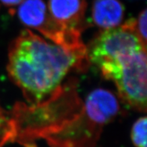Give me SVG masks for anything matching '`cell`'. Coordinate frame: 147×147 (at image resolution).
<instances>
[{
	"label": "cell",
	"instance_id": "cell-1",
	"mask_svg": "<svg viewBox=\"0 0 147 147\" xmlns=\"http://www.w3.org/2000/svg\"><path fill=\"white\" fill-rule=\"evenodd\" d=\"M88 62L87 53L68 51L27 29L10 45L7 70L28 102L36 105L53 94L72 69Z\"/></svg>",
	"mask_w": 147,
	"mask_h": 147
},
{
	"label": "cell",
	"instance_id": "cell-2",
	"mask_svg": "<svg viewBox=\"0 0 147 147\" xmlns=\"http://www.w3.org/2000/svg\"><path fill=\"white\" fill-rule=\"evenodd\" d=\"M60 86L53 94L36 105H17L13 116L17 130L16 142L24 147H35V141L56 131L81 110L83 102L75 86Z\"/></svg>",
	"mask_w": 147,
	"mask_h": 147
},
{
	"label": "cell",
	"instance_id": "cell-3",
	"mask_svg": "<svg viewBox=\"0 0 147 147\" xmlns=\"http://www.w3.org/2000/svg\"><path fill=\"white\" fill-rule=\"evenodd\" d=\"M119 111L116 95L107 89H96L88 95L78 114L44 140L50 147H94Z\"/></svg>",
	"mask_w": 147,
	"mask_h": 147
},
{
	"label": "cell",
	"instance_id": "cell-4",
	"mask_svg": "<svg viewBox=\"0 0 147 147\" xmlns=\"http://www.w3.org/2000/svg\"><path fill=\"white\" fill-rule=\"evenodd\" d=\"M146 50L119 56L98 66L102 76L116 86L120 99L139 112L146 110Z\"/></svg>",
	"mask_w": 147,
	"mask_h": 147
},
{
	"label": "cell",
	"instance_id": "cell-5",
	"mask_svg": "<svg viewBox=\"0 0 147 147\" xmlns=\"http://www.w3.org/2000/svg\"><path fill=\"white\" fill-rule=\"evenodd\" d=\"M142 49L146 50L135 29V19L128 20L118 27L102 30L86 48L89 62L98 67L119 56Z\"/></svg>",
	"mask_w": 147,
	"mask_h": 147
},
{
	"label": "cell",
	"instance_id": "cell-6",
	"mask_svg": "<svg viewBox=\"0 0 147 147\" xmlns=\"http://www.w3.org/2000/svg\"><path fill=\"white\" fill-rule=\"evenodd\" d=\"M17 14L23 25L38 31L51 41L59 33V26L51 19L43 0H23L18 6Z\"/></svg>",
	"mask_w": 147,
	"mask_h": 147
},
{
	"label": "cell",
	"instance_id": "cell-7",
	"mask_svg": "<svg viewBox=\"0 0 147 147\" xmlns=\"http://www.w3.org/2000/svg\"><path fill=\"white\" fill-rule=\"evenodd\" d=\"M86 0H49L48 13L62 29L81 33Z\"/></svg>",
	"mask_w": 147,
	"mask_h": 147
},
{
	"label": "cell",
	"instance_id": "cell-8",
	"mask_svg": "<svg viewBox=\"0 0 147 147\" xmlns=\"http://www.w3.org/2000/svg\"><path fill=\"white\" fill-rule=\"evenodd\" d=\"M125 15V8L119 0H94L92 18L95 26L103 30L118 27Z\"/></svg>",
	"mask_w": 147,
	"mask_h": 147
},
{
	"label": "cell",
	"instance_id": "cell-9",
	"mask_svg": "<svg viewBox=\"0 0 147 147\" xmlns=\"http://www.w3.org/2000/svg\"><path fill=\"white\" fill-rule=\"evenodd\" d=\"M17 130L14 121L0 105V147L16 142Z\"/></svg>",
	"mask_w": 147,
	"mask_h": 147
},
{
	"label": "cell",
	"instance_id": "cell-10",
	"mask_svg": "<svg viewBox=\"0 0 147 147\" xmlns=\"http://www.w3.org/2000/svg\"><path fill=\"white\" fill-rule=\"evenodd\" d=\"M146 117L139 118L132 126L131 139L135 147H146Z\"/></svg>",
	"mask_w": 147,
	"mask_h": 147
},
{
	"label": "cell",
	"instance_id": "cell-11",
	"mask_svg": "<svg viewBox=\"0 0 147 147\" xmlns=\"http://www.w3.org/2000/svg\"><path fill=\"white\" fill-rule=\"evenodd\" d=\"M147 11L146 9H143L138 18L135 19V29L139 35L140 38L145 45H146V33H147Z\"/></svg>",
	"mask_w": 147,
	"mask_h": 147
},
{
	"label": "cell",
	"instance_id": "cell-12",
	"mask_svg": "<svg viewBox=\"0 0 147 147\" xmlns=\"http://www.w3.org/2000/svg\"><path fill=\"white\" fill-rule=\"evenodd\" d=\"M23 0H0V2L6 7H14L19 5Z\"/></svg>",
	"mask_w": 147,
	"mask_h": 147
}]
</instances>
